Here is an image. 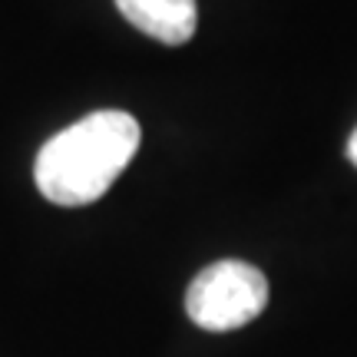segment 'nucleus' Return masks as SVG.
I'll list each match as a JSON object with an SVG mask.
<instances>
[{
	"label": "nucleus",
	"instance_id": "obj_4",
	"mask_svg": "<svg viewBox=\"0 0 357 357\" xmlns=\"http://www.w3.org/2000/svg\"><path fill=\"white\" fill-rule=\"evenodd\" d=\"M347 159L357 166V129L351 132V139H347Z\"/></svg>",
	"mask_w": 357,
	"mask_h": 357
},
{
	"label": "nucleus",
	"instance_id": "obj_1",
	"mask_svg": "<svg viewBox=\"0 0 357 357\" xmlns=\"http://www.w3.org/2000/svg\"><path fill=\"white\" fill-rule=\"evenodd\" d=\"M139 149V123L123 109H100L56 132L37 155L33 178L53 205L96 202Z\"/></svg>",
	"mask_w": 357,
	"mask_h": 357
},
{
	"label": "nucleus",
	"instance_id": "obj_2",
	"mask_svg": "<svg viewBox=\"0 0 357 357\" xmlns=\"http://www.w3.org/2000/svg\"><path fill=\"white\" fill-rule=\"evenodd\" d=\"M268 305V281L248 261H215L189 284L185 311L205 331H231L255 321Z\"/></svg>",
	"mask_w": 357,
	"mask_h": 357
},
{
	"label": "nucleus",
	"instance_id": "obj_3",
	"mask_svg": "<svg viewBox=\"0 0 357 357\" xmlns=\"http://www.w3.org/2000/svg\"><path fill=\"white\" fill-rule=\"evenodd\" d=\"M116 7L136 30L169 47L189 43L199 26L195 0H116Z\"/></svg>",
	"mask_w": 357,
	"mask_h": 357
}]
</instances>
